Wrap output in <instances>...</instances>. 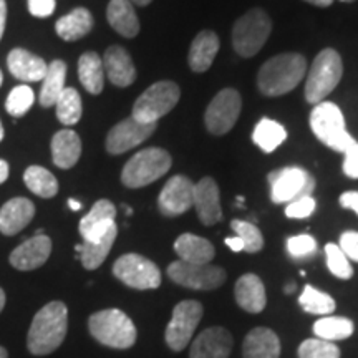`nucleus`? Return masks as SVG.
Here are the masks:
<instances>
[{
  "mask_svg": "<svg viewBox=\"0 0 358 358\" xmlns=\"http://www.w3.org/2000/svg\"><path fill=\"white\" fill-rule=\"evenodd\" d=\"M66 330H69V308L64 302L53 301L35 313L27 335V347L32 355H48L64 343Z\"/></svg>",
  "mask_w": 358,
  "mask_h": 358,
  "instance_id": "nucleus-1",
  "label": "nucleus"
},
{
  "mask_svg": "<svg viewBox=\"0 0 358 358\" xmlns=\"http://www.w3.org/2000/svg\"><path fill=\"white\" fill-rule=\"evenodd\" d=\"M307 75V60L301 53H280L261 66L257 87L266 96H282L292 92Z\"/></svg>",
  "mask_w": 358,
  "mask_h": 358,
  "instance_id": "nucleus-2",
  "label": "nucleus"
},
{
  "mask_svg": "<svg viewBox=\"0 0 358 358\" xmlns=\"http://www.w3.org/2000/svg\"><path fill=\"white\" fill-rule=\"evenodd\" d=\"M88 329L92 337L101 345L120 350L133 347L138 337L133 320L118 308H106L93 313L88 320Z\"/></svg>",
  "mask_w": 358,
  "mask_h": 358,
  "instance_id": "nucleus-3",
  "label": "nucleus"
},
{
  "mask_svg": "<svg viewBox=\"0 0 358 358\" xmlns=\"http://www.w3.org/2000/svg\"><path fill=\"white\" fill-rule=\"evenodd\" d=\"M173 159L166 150L146 148L128 159L122 171V182L129 189L145 187L158 181L171 168Z\"/></svg>",
  "mask_w": 358,
  "mask_h": 358,
  "instance_id": "nucleus-4",
  "label": "nucleus"
},
{
  "mask_svg": "<svg viewBox=\"0 0 358 358\" xmlns=\"http://www.w3.org/2000/svg\"><path fill=\"white\" fill-rule=\"evenodd\" d=\"M310 128L317 140L340 153H345L353 143H357L347 131L345 118L335 103H317L310 113Z\"/></svg>",
  "mask_w": 358,
  "mask_h": 358,
  "instance_id": "nucleus-5",
  "label": "nucleus"
},
{
  "mask_svg": "<svg viewBox=\"0 0 358 358\" xmlns=\"http://www.w3.org/2000/svg\"><path fill=\"white\" fill-rule=\"evenodd\" d=\"M343 75V64L338 52L324 48L312 62L306 82V100L308 103H322L325 96L337 88Z\"/></svg>",
  "mask_w": 358,
  "mask_h": 358,
  "instance_id": "nucleus-6",
  "label": "nucleus"
},
{
  "mask_svg": "<svg viewBox=\"0 0 358 358\" xmlns=\"http://www.w3.org/2000/svg\"><path fill=\"white\" fill-rule=\"evenodd\" d=\"M272 20L262 8H250L239 17L232 29V45L237 55L250 58L257 55L271 37Z\"/></svg>",
  "mask_w": 358,
  "mask_h": 358,
  "instance_id": "nucleus-7",
  "label": "nucleus"
},
{
  "mask_svg": "<svg viewBox=\"0 0 358 358\" xmlns=\"http://www.w3.org/2000/svg\"><path fill=\"white\" fill-rule=\"evenodd\" d=\"M179 87L174 82H158L145 90L133 105L131 116L140 123H158L159 118L168 115L178 105Z\"/></svg>",
  "mask_w": 358,
  "mask_h": 358,
  "instance_id": "nucleus-8",
  "label": "nucleus"
},
{
  "mask_svg": "<svg viewBox=\"0 0 358 358\" xmlns=\"http://www.w3.org/2000/svg\"><path fill=\"white\" fill-rule=\"evenodd\" d=\"M271 186L272 203H292L295 199L312 196L315 189V179L301 166H287L272 171L267 176Z\"/></svg>",
  "mask_w": 358,
  "mask_h": 358,
  "instance_id": "nucleus-9",
  "label": "nucleus"
},
{
  "mask_svg": "<svg viewBox=\"0 0 358 358\" xmlns=\"http://www.w3.org/2000/svg\"><path fill=\"white\" fill-rule=\"evenodd\" d=\"M113 275L124 285L136 290H151L161 285V271L158 266L140 254H124L116 259Z\"/></svg>",
  "mask_w": 358,
  "mask_h": 358,
  "instance_id": "nucleus-10",
  "label": "nucleus"
},
{
  "mask_svg": "<svg viewBox=\"0 0 358 358\" xmlns=\"http://www.w3.org/2000/svg\"><path fill=\"white\" fill-rule=\"evenodd\" d=\"M168 277L174 284L192 290H214L226 282L222 267L211 264H189L174 261L168 266Z\"/></svg>",
  "mask_w": 358,
  "mask_h": 358,
  "instance_id": "nucleus-11",
  "label": "nucleus"
},
{
  "mask_svg": "<svg viewBox=\"0 0 358 358\" xmlns=\"http://www.w3.org/2000/svg\"><path fill=\"white\" fill-rule=\"evenodd\" d=\"M203 313L204 308L198 301H182L173 308V317L166 327V334H164V338L171 350H185L203 319Z\"/></svg>",
  "mask_w": 358,
  "mask_h": 358,
  "instance_id": "nucleus-12",
  "label": "nucleus"
},
{
  "mask_svg": "<svg viewBox=\"0 0 358 358\" xmlns=\"http://www.w3.org/2000/svg\"><path fill=\"white\" fill-rule=\"evenodd\" d=\"M243 110V98L234 88H224L213 98L204 115L208 131L216 136L229 133L239 120Z\"/></svg>",
  "mask_w": 358,
  "mask_h": 358,
  "instance_id": "nucleus-13",
  "label": "nucleus"
},
{
  "mask_svg": "<svg viewBox=\"0 0 358 358\" xmlns=\"http://www.w3.org/2000/svg\"><path fill=\"white\" fill-rule=\"evenodd\" d=\"M158 128L156 123H140L133 116L123 120L118 124H115L106 134L105 148L110 155H123L133 148L140 146L143 141H146L155 129Z\"/></svg>",
  "mask_w": 358,
  "mask_h": 358,
  "instance_id": "nucleus-14",
  "label": "nucleus"
},
{
  "mask_svg": "<svg viewBox=\"0 0 358 358\" xmlns=\"http://www.w3.org/2000/svg\"><path fill=\"white\" fill-rule=\"evenodd\" d=\"M192 196H194V182L182 174L173 176L159 192V213L166 217L181 216L192 208Z\"/></svg>",
  "mask_w": 358,
  "mask_h": 358,
  "instance_id": "nucleus-15",
  "label": "nucleus"
},
{
  "mask_svg": "<svg viewBox=\"0 0 358 358\" xmlns=\"http://www.w3.org/2000/svg\"><path fill=\"white\" fill-rule=\"evenodd\" d=\"M192 208L198 213L199 221L204 226H214L222 219L221 194L219 186L213 178H203L194 185V196H192Z\"/></svg>",
  "mask_w": 358,
  "mask_h": 358,
  "instance_id": "nucleus-16",
  "label": "nucleus"
},
{
  "mask_svg": "<svg viewBox=\"0 0 358 358\" xmlns=\"http://www.w3.org/2000/svg\"><path fill=\"white\" fill-rule=\"evenodd\" d=\"M116 208L108 199H100L93 204L92 211L82 217L78 231L83 237V243H96L106 236L111 227L116 226Z\"/></svg>",
  "mask_w": 358,
  "mask_h": 358,
  "instance_id": "nucleus-17",
  "label": "nucleus"
},
{
  "mask_svg": "<svg viewBox=\"0 0 358 358\" xmlns=\"http://www.w3.org/2000/svg\"><path fill=\"white\" fill-rule=\"evenodd\" d=\"M234 340L224 327H209L191 345V358H229Z\"/></svg>",
  "mask_w": 358,
  "mask_h": 358,
  "instance_id": "nucleus-18",
  "label": "nucleus"
},
{
  "mask_svg": "<svg viewBox=\"0 0 358 358\" xmlns=\"http://www.w3.org/2000/svg\"><path fill=\"white\" fill-rule=\"evenodd\" d=\"M52 254V241L45 234H35L10 254V264L17 271H34L42 267Z\"/></svg>",
  "mask_w": 358,
  "mask_h": 358,
  "instance_id": "nucleus-19",
  "label": "nucleus"
},
{
  "mask_svg": "<svg viewBox=\"0 0 358 358\" xmlns=\"http://www.w3.org/2000/svg\"><path fill=\"white\" fill-rule=\"evenodd\" d=\"M103 60V69L105 75L115 87L127 88L134 83L136 80V69L129 57V53L120 45H111L106 48Z\"/></svg>",
  "mask_w": 358,
  "mask_h": 358,
  "instance_id": "nucleus-20",
  "label": "nucleus"
},
{
  "mask_svg": "<svg viewBox=\"0 0 358 358\" xmlns=\"http://www.w3.org/2000/svg\"><path fill=\"white\" fill-rule=\"evenodd\" d=\"M8 71L17 80L25 83H34L43 80L47 73L48 64L42 57L25 50V48H13L7 57Z\"/></svg>",
  "mask_w": 358,
  "mask_h": 358,
  "instance_id": "nucleus-21",
  "label": "nucleus"
},
{
  "mask_svg": "<svg viewBox=\"0 0 358 358\" xmlns=\"http://www.w3.org/2000/svg\"><path fill=\"white\" fill-rule=\"evenodd\" d=\"M35 216V206L27 198H13L0 208V232L15 236L29 226Z\"/></svg>",
  "mask_w": 358,
  "mask_h": 358,
  "instance_id": "nucleus-22",
  "label": "nucleus"
},
{
  "mask_svg": "<svg viewBox=\"0 0 358 358\" xmlns=\"http://www.w3.org/2000/svg\"><path fill=\"white\" fill-rule=\"evenodd\" d=\"M52 161L57 168L70 169L82 156V140L73 129H60L52 138Z\"/></svg>",
  "mask_w": 358,
  "mask_h": 358,
  "instance_id": "nucleus-23",
  "label": "nucleus"
},
{
  "mask_svg": "<svg viewBox=\"0 0 358 358\" xmlns=\"http://www.w3.org/2000/svg\"><path fill=\"white\" fill-rule=\"evenodd\" d=\"M219 52V37L213 30H203L196 35L189 47L187 64L194 73H204L211 69Z\"/></svg>",
  "mask_w": 358,
  "mask_h": 358,
  "instance_id": "nucleus-24",
  "label": "nucleus"
},
{
  "mask_svg": "<svg viewBox=\"0 0 358 358\" xmlns=\"http://www.w3.org/2000/svg\"><path fill=\"white\" fill-rule=\"evenodd\" d=\"M236 302L249 313H259L266 308L267 295L261 277L256 274H244L236 282Z\"/></svg>",
  "mask_w": 358,
  "mask_h": 358,
  "instance_id": "nucleus-25",
  "label": "nucleus"
},
{
  "mask_svg": "<svg viewBox=\"0 0 358 358\" xmlns=\"http://www.w3.org/2000/svg\"><path fill=\"white\" fill-rule=\"evenodd\" d=\"M244 358H279L280 340L274 330L257 327L248 334L243 345Z\"/></svg>",
  "mask_w": 358,
  "mask_h": 358,
  "instance_id": "nucleus-26",
  "label": "nucleus"
},
{
  "mask_svg": "<svg viewBox=\"0 0 358 358\" xmlns=\"http://www.w3.org/2000/svg\"><path fill=\"white\" fill-rule=\"evenodd\" d=\"M174 252L179 261L189 264H209L216 256V249L204 237H199L191 232H185L174 243Z\"/></svg>",
  "mask_w": 358,
  "mask_h": 358,
  "instance_id": "nucleus-27",
  "label": "nucleus"
},
{
  "mask_svg": "<svg viewBox=\"0 0 358 358\" xmlns=\"http://www.w3.org/2000/svg\"><path fill=\"white\" fill-rule=\"evenodd\" d=\"M106 19L111 29L124 38H133L140 34V19L129 0H110Z\"/></svg>",
  "mask_w": 358,
  "mask_h": 358,
  "instance_id": "nucleus-28",
  "label": "nucleus"
},
{
  "mask_svg": "<svg viewBox=\"0 0 358 358\" xmlns=\"http://www.w3.org/2000/svg\"><path fill=\"white\" fill-rule=\"evenodd\" d=\"M93 29V15L88 8L77 7L69 15L60 17L55 24V32L65 42H77L87 37Z\"/></svg>",
  "mask_w": 358,
  "mask_h": 358,
  "instance_id": "nucleus-29",
  "label": "nucleus"
},
{
  "mask_svg": "<svg viewBox=\"0 0 358 358\" xmlns=\"http://www.w3.org/2000/svg\"><path fill=\"white\" fill-rule=\"evenodd\" d=\"M78 80L92 95H100L105 87V69L96 52H87L78 60Z\"/></svg>",
  "mask_w": 358,
  "mask_h": 358,
  "instance_id": "nucleus-30",
  "label": "nucleus"
},
{
  "mask_svg": "<svg viewBox=\"0 0 358 358\" xmlns=\"http://www.w3.org/2000/svg\"><path fill=\"white\" fill-rule=\"evenodd\" d=\"M116 236H118V226L111 227L106 232V236L101 237L96 243H82L75 248V250L80 254V261H82L83 267L87 271H95V268H98L105 262L111 248H113Z\"/></svg>",
  "mask_w": 358,
  "mask_h": 358,
  "instance_id": "nucleus-31",
  "label": "nucleus"
},
{
  "mask_svg": "<svg viewBox=\"0 0 358 358\" xmlns=\"http://www.w3.org/2000/svg\"><path fill=\"white\" fill-rule=\"evenodd\" d=\"M65 78H66V64L64 60H53L48 64L47 73L42 80V90H40V105L43 108H50L62 95L65 90Z\"/></svg>",
  "mask_w": 358,
  "mask_h": 358,
  "instance_id": "nucleus-32",
  "label": "nucleus"
},
{
  "mask_svg": "<svg viewBox=\"0 0 358 358\" xmlns=\"http://www.w3.org/2000/svg\"><path fill=\"white\" fill-rule=\"evenodd\" d=\"M287 140V131L280 123L271 118H262L256 124L252 133L254 145H257L264 153H272L279 148L282 143Z\"/></svg>",
  "mask_w": 358,
  "mask_h": 358,
  "instance_id": "nucleus-33",
  "label": "nucleus"
},
{
  "mask_svg": "<svg viewBox=\"0 0 358 358\" xmlns=\"http://www.w3.org/2000/svg\"><path fill=\"white\" fill-rule=\"evenodd\" d=\"M24 182L34 194L43 199L57 196L58 181L53 174L42 166H29L24 173Z\"/></svg>",
  "mask_w": 358,
  "mask_h": 358,
  "instance_id": "nucleus-34",
  "label": "nucleus"
},
{
  "mask_svg": "<svg viewBox=\"0 0 358 358\" xmlns=\"http://www.w3.org/2000/svg\"><path fill=\"white\" fill-rule=\"evenodd\" d=\"M355 325L345 317H324L313 324V334L317 338L327 340V342H337L352 337Z\"/></svg>",
  "mask_w": 358,
  "mask_h": 358,
  "instance_id": "nucleus-35",
  "label": "nucleus"
},
{
  "mask_svg": "<svg viewBox=\"0 0 358 358\" xmlns=\"http://www.w3.org/2000/svg\"><path fill=\"white\" fill-rule=\"evenodd\" d=\"M55 106L58 122L65 124V127H73V124H77L80 122V118H82V96H80V93L75 88L65 87L62 95L58 96Z\"/></svg>",
  "mask_w": 358,
  "mask_h": 358,
  "instance_id": "nucleus-36",
  "label": "nucleus"
},
{
  "mask_svg": "<svg viewBox=\"0 0 358 358\" xmlns=\"http://www.w3.org/2000/svg\"><path fill=\"white\" fill-rule=\"evenodd\" d=\"M299 303L307 313H313V315H330L335 312L337 303L329 294L317 290L312 285H306L303 292L299 297Z\"/></svg>",
  "mask_w": 358,
  "mask_h": 358,
  "instance_id": "nucleus-37",
  "label": "nucleus"
},
{
  "mask_svg": "<svg viewBox=\"0 0 358 358\" xmlns=\"http://www.w3.org/2000/svg\"><path fill=\"white\" fill-rule=\"evenodd\" d=\"M231 227L232 231L236 232V236L243 241L245 252L249 254L261 252L264 248V237L256 224L241 221V219H234V221L231 222Z\"/></svg>",
  "mask_w": 358,
  "mask_h": 358,
  "instance_id": "nucleus-38",
  "label": "nucleus"
},
{
  "mask_svg": "<svg viewBox=\"0 0 358 358\" xmlns=\"http://www.w3.org/2000/svg\"><path fill=\"white\" fill-rule=\"evenodd\" d=\"M35 101V93L29 85H19L13 87L6 100V110L12 116H22L32 108Z\"/></svg>",
  "mask_w": 358,
  "mask_h": 358,
  "instance_id": "nucleus-39",
  "label": "nucleus"
},
{
  "mask_svg": "<svg viewBox=\"0 0 358 358\" xmlns=\"http://www.w3.org/2000/svg\"><path fill=\"white\" fill-rule=\"evenodd\" d=\"M325 256H327V267L338 279H352L353 268L352 264L348 261V257L342 252V249L335 244H327L325 245Z\"/></svg>",
  "mask_w": 358,
  "mask_h": 358,
  "instance_id": "nucleus-40",
  "label": "nucleus"
},
{
  "mask_svg": "<svg viewBox=\"0 0 358 358\" xmlns=\"http://www.w3.org/2000/svg\"><path fill=\"white\" fill-rule=\"evenodd\" d=\"M299 358H340V348L334 342L308 338L299 347Z\"/></svg>",
  "mask_w": 358,
  "mask_h": 358,
  "instance_id": "nucleus-41",
  "label": "nucleus"
},
{
  "mask_svg": "<svg viewBox=\"0 0 358 358\" xmlns=\"http://www.w3.org/2000/svg\"><path fill=\"white\" fill-rule=\"evenodd\" d=\"M287 250L294 259H307L315 254L317 241L310 234L292 236L287 239Z\"/></svg>",
  "mask_w": 358,
  "mask_h": 358,
  "instance_id": "nucleus-42",
  "label": "nucleus"
},
{
  "mask_svg": "<svg viewBox=\"0 0 358 358\" xmlns=\"http://www.w3.org/2000/svg\"><path fill=\"white\" fill-rule=\"evenodd\" d=\"M315 199L312 196H306V198L295 199L292 203L287 204L285 208V216L290 219H306L310 217L313 211H315Z\"/></svg>",
  "mask_w": 358,
  "mask_h": 358,
  "instance_id": "nucleus-43",
  "label": "nucleus"
},
{
  "mask_svg": "<svg viewBox=\"0 0 358 358\" xmlns=\"http://www.w3.org/2000/svg\"><path fill=\"white\" fill-rule=\"evenodd\" d=\"M338 248L342 249V252L345 254L348 259L358 262V232L355 231H347L340 236V244Z\"/></svg>",
  "mask_w": 358,
  "mask_h": 358,
  "instance_id": "nucleus-44",
  "label": "nucleus"
},
{
  "mask_svg": "<svg viewBox=\"0 0 358 358\" xmlns=\"http://www.w3.org/2000/svg\"><path fill=\"white\" fill-rule=\"evenodd\" d=\"M343 155H345V158H343V173L348 178L358 179V143H353Z\"/></svg>",
  "mask_w": 358,
  "mask_h": 358,
  "instance_id": "nucleus-45",
  "label": "nucleus"
},
{
  "mask_svg": "<svg viewBox=\"0 0 358 358\" xmlns=\"http://www.w3.org/2000/svg\"><path fill=\"white\" fill-rule=\"evenodd\" d=\"M55 0H29V12L34 17L45 19V17H50L55 12Z\"/></svg>",
  "mask_w": 358,
  "mask_h": 358,
  "instance_id": "nucleus-46",
  "label": "nucleus"
},
{
  "mask_svg": "<svg viewBox=\"0 0 358 358\" xmlns=\"http://www.w3.org/2000/svg\"><path fill=\"white\" fill-rule=\"evenodd\" d=\"M340 206L358 214V191H347L340 196Z\"/></svg>",
  "mask_w": 358,
  "mask_h": 358,
  "instance_id": "nucleus-47",
  "label": "nucleus"
},
{
  "mask_svg": "<svg viewBox=\"0 0 358 358\" xmlns=\"http://www.w3.org/2000/svg\"><path fill=\"white\" fill-rule=\"evenodd\" d=\"M6 22H7V3H6V0H0V40H2V37H3Z\"/></svg>",
  "mask_w": 358,
  "mask_h": 358,
  "instance_id": "nucleus-48",
  "label": "nucleus"
},
{
  "mask_svg": "<svg viewBox=\"0 0 358 358\" xmlns=\"http://www.w3.org/2000/svg\"><path fill=\"white\" fill-rule=\"evenodd\" d=\"M226 245L232 250V252H241V250H244L243 241H241L237 236L236 237H227Z\"/></svg>",
  "mask_w": 358,
  "mask_h": 358,
  "instance_id": "nucleus-49",
  "label": "nucleus"
},
{
  "mask_svg": "<svg viewBox=\"0 0 358 358\" xmlns=\"http://www.w3.org/2000/svg\"><path fill=\"white\" fill-rule=\"evenodd\" d=\"M8 173H10V168H8V163L6 159H0V185L7 181Z\"/></svg>",
  "mask_w": 358,
  "mask_h": 358,
  "instance_id": "nucleus-50",
  "label": "nucleus"
},
{
  "mask_svg": "<svg viewBox=\"0 0 358 358\" xmlns=\"http://www.w3.org/2000/svg\"><path fill=\"white\" fill-rule=\"evenodd\" d=\"M306 2L312 3L315 7H330L334 3V0H306Z\"/></svg>",
  "mask_w": 358,
  "mask_h": 358,
  "instance_id": "nucleus-51",
  "label": "nucleus"
},
{
  "mask_svg": "<svg viewBox=\"0 0 358 358\" xmlns=\"http://www.w3.org/2000/svg\"><path fill=\"white\" fill-rule=\"evenodd\" d=\"M69 208L71 209V211H80V209H82V203H80V201H77V199H69Z\"/></svg>",
  "mask_w": 358,
  "mask_h": 358,
  "instance_id": "nucleus-52",
  "label": "nucleus"
},
{
  "mask_svg": "<svg viewBox=\"0 0 358 358\" xmlns=\"http://www.w3.org/2000/svg\"><path fill=\"white\" fill-rule=\"evenodd\" d=\"M129 2H131L133 6H138V7H146V6H150V3L153 2V0H129Z\"/></svg>",
  "mask_w": 358,
  "mask_h": 358,
  "instance_id": "nucleus-53",
  "label": "nucleus"
},
{
  "mask_svg": "<svg viewBox=\"0 0 358 358\" xmlns=\"http://www.w3.org/2000/svg\"><path fill=\"white\" fill-rule=\"evenodd\" d=\"M3 306H6V292L0 289V312L3 310Z\"/></svg>",
  "mask_w": 358,
  "mask_h": 358,
  "instance_id": "nucleus-54",
  "label": "nucleus"
},
{
  "mask_svg": "<svg viewBox=\"0 0 358 358\" xmlns=\"http://www.w3.org/2000/svg\"><path fill=\"white\" fill-rule=\"evenodd\" d=\"M295 289H297V285L294 282H290V284H287V287H285V294H292Z\"/></svg>",
  "mask_w": 358,
  "mask_h": 358,
  "instance_id": "nucleus-55",
  "label": "nucleus"
},
{
  "mask_svg": "<svg viewBox=\"0 0 358 358\" xmlns=\"http://www.w3.org/2000/svg\"><path fill=\"white\" fill-rule=\"evenodd\" d=\"M0 358H8V353L3 347H0Z\"/></svg>",
  "mask_w": 358,
  "mask_h": 358,
  "instance_id": "nucleus-56",
  "label": "nucleus"
},
{
  "mask_svg": "<svg viewBox=\"0 0 358 358\" xmlns=\"http://www.w3.org/2000/svg\"><path fill=\"white\" fill-rule=\"evenodd\" d=\"M3 140V128H2V122H0V141Z\"/></svg>",
  "mask_w": 358,
  "mask_h": 358,
  "instance_id": "nucleus-57",
  "label": "nucleus"
},
{
  "mask_svg": "<svg viewBox=\"0 0 358 358\" xmlns=\"http://www.w3.org/2000/svg\"><path fill=\"white\" fill-rule=\"evenodd\" d=\"M2 83H3V73L2 70H0V87H2Z\"/></svg>",
  "mask_w": 358,
  "mask_h": 358,
  "instance_id": "nucleus-58",
  "label": "nucleus"
},
{
  "mask_svg": "<svg viewBox=\"0 0 358 358\" xmlns=\"http://www.w3.org/2000/svg\"><path fill=\"white\" fill-rule=\"evenodd\" d=\"M340 2H355V0H340Z\"/></svg>",
  "mask_w": 358,
  "mask_h": 358,
  "instance_id": "nucleus-59",
  "label": "nucleus"
}]
</instances>
